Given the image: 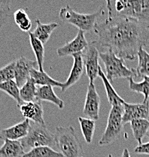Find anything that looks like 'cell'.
Segmentation results:
<instances>
[{
  "label": "cell",
  "mask_w": 149,
  "mask_h": 157,
  "mask_svg": "<svg viewBox=\"0 0 149 157\" xmlns=\"http://www.w3.org/2000/svg\"><path fill=\"white\" fill-rule=\"evenodd\" d=\"M36 98L38 100L47 101L56 105L59 109H63L64 101L55 94L51 86H39L37 87Z\"/></svg>",
  "instance_id": "18"
},
{
  "label": "cell",
  "mask_w": 149,
  "mask_h": 157,
  "mask_svg": "<svg viewBox=\"0 0 149 157\" xmlns=\"http://www.w3.org/2000/svg\"><path fill=\"white\" fill-rule=\"evenodd\" d=\"M99 58L106 67V76L111 83L114 78H130L136 76L135 69L128 68L124 59L117 57L114 52L108 49L99 52Z\"/></svg>",
  "instance_id": "5"
},
{
  "label": "cell",
  "mask_w": 149,
  "mask_h": 157,
  "mask_svg": "<svg viewBox=\"0 0 149 157\" xmlns=\"http://www.w3.org/2000/svg\"><path fill=\"white\" fill-rule=\"evenodd\" d=\"M38 67L36 60H32L21 57L15 60L14 67V80L19 88L22 87L30 78L32 69Z\"/></svg>",
  "instance_id": "10"
},
{
  "label": "cell",
  "mask_w": 149,
  "mask_h": 157,
  "mask_svg": "<svg viewBox=\"0 0 149 157\" xmlns=\"http://www.w3.org/2000/svg\"><path fill=\"white\" fill-rule=\"evenodd\" d=\"M99 52L98 48L92 42L89 43L88 48L83 52L84 65L86 74L90 80V83H93L98 77L99 73Z\"/></svg>",
  "instance_id": "8"
},
{
  "label": "cell",
  "mask_w": 149,
  "mask_h": 157,
  "mask_svg": "<svg viewBox=\"0 0 149 157\" xmlns=\"http://www.w3.org/2000/svg\"><path fill=\"white\" fill-rule=\"evenodd\" d=\"M10 11H11L10 1L0 0V30L9 18Z\"/></svg>",
  "instance_id": "31"
},
{
  "label": "cell",
  "mask_w": 149,
  "mask_h": 157,
  "mask_svg": "<svg viewBox=\"0 0 149 157\" xmlns=\"http://www.w3.org/2000/svg\"><path fill=\"white\" fill-rule=\"evenodd\" d=\"M55 141L63 157H82L83 147L73 126H57Z\"/></svg>",
  "instance_id": "4"
},
{
  "label": "cell",
  "mask_w": 149,
  "mask_h": 157,
  "mask_svg": "<svg viewBox=\"0 0 149 157\" xmlns=\"http://www.w3.org/2000/svg\"><path fill=\"white\" fill-rule=\"evenodd\" d=\"M146 136H147V137H148V138H149V130H148V132H147V134H146Z\"/></svg>",
  "instance_id": "34"
},
{
  "label": "cell",
  "mask_w": 149,
  "mask_h": 157,
  "mask_svg": "<svg viewBox=\"0 0 149 157\" xmlns=\"http://www.w3.org/2000/svg\"><path fill=\"white\" fill-rule=\"evenodd\" d=\"M23 157H63L60 152L50 147H38L29 150Z\"/></svg>",
  "instance_id": "26"
},
{
  "label": "cell",
  "mask_w": 149,
  "mask_h": 157,
  "mask_svg": "<svg viewBox=\"0 0 149 157\" xmlns=\"http://www.w3.org/2000/svg\"><path fill=\"white\" fill-rule=\"evenodd\" d=\"M20 142L24 150L38 147H53L56 145L55 135L47 128L46 125L35 123L30 125L28 134Z\"/></svg>",
  "instance_id": "6"
},
{
  "label": "cell",
  "mask_w": 149,
  "mask_h": 157,
  "mask_svg": "<svg viewBox=\"0 0 149 157\" xmlns=\"http://www.w3.org/2000/svg\"><path fill=\"white\" fill-rule=\"evenodd\" d=\"M130 126L135 140L139 144H142V139L149 130V121L146 119H136L130 122Z\"/></svg>",
  "instance_id": "21"
},
{
  "label": "cell",
  "mask_w": 149,
  "mask_h": 157,
  "mask_svg": "<svg viewBox=\"0 0 149 157\" xmlns=\"http://www.w3.org/2000/svg\"><path fill=\"white\" fill-rule=\"evenodd\" d=\"M82 157H83V156H82Z\"/></svg>",
  "instance_id": "36"
},
{
  "label": "cell",
  "mask_w": 149,
  "mask_h": 157,
  "mask_svg": "<svg viewBox=\"0 0 149 157\" xmlns=\"http://www.w3.org/2000/svg\"><path fill=\"white\" fill-rule=\"evenodd\" d=\"M14 67H15V60H13L11 63H8L7 65L0 69V83L14 80Z\"/></svg>",
  "instance_id": "30"
},
{
  "label": "cell",
  "mask_w": 149,
  "mask_h": 157,
  "mask_svg": "<svg viewBox=\"0 0 149 157\" xmlns=\"http://www.w3.org/2000/svg\"><path fill=\"white\" fill-rule=\"evenodd\" d=\"M14 22L20 30L27 33L30 32L32 24L28 14L25 10L22 9L17 10L14 14Z\"/></svg>",
  "instance_id": "28"
},
{
  "label": "cell",
  "mask_w": 149,
  "mask_h": 157,
  "mask_svg": "<svg viewBox=\"0 0 149 157\" xmlns=\"http://www.w3.org/2000/svg\"><path fill=\"white\" fill-rule=\"evenodd\" d=\"M138 65L136 69V76L137 77H149V53L143 48L139 50Z\"/></svg>",
  "instance_id": "22"
},
{
  "label": "cell",
  "mask_w": 149,
  "mask_h": 157,
  "mask_svg": "<svg viewBox=\"0 0 149 157\" xmlns=\"http://www.w3.org/2000/svg\"><path fill=\"white\" fill-rule=\"evenodd\" d=\"M99 109L100 98L98 94L94 83H89L87 89L83 113L89 119L96 121L99 118Z\"/></svg>",
  "instance_id": "9"
},
{
  "label": "cell",
  "mask_w": 149,
  "mask_h": 157,
  "mask_svg": "<svg viewBox=\"0 0 149 157\" xmlns=\"http://www.w3.org/2000/svg\"><path fill=\"white\" fill-rule=\"evenodd\" d=\"M107 157H113V156H112V154H109V155H108Z\"/></svg>",
  "instance_id": "35"
},
{
  "label": "cell",
  "mask_w": 149,
  "mask_h": 157,
  "mask_svg": "<svg viewBox=\"0 0 149 157\" xmlns=\"http://www.w3.org/2000/svg\"><path fill=\"white\" fill-rule=\"evenodd\" d=\"M25 150L20 140H5L0 147V157H23Z\"/></svg>",
  "instance_id": "16"
},
{
  "label": "cell",
  "mask_w": 149,
  "mask_h": 157,
  "mask_svg": "<svg viewBox=\"0 0 149 157\" xmlns=\"http://www.w3.org/2000/svg\"><path fill=\"white\" fill-rule=\"evenodd\" d=\"M30 125V121L25 119L24 121L13 125V126L2 129L0 132V139L2 140H22L28 134Z\"/></svg>",
  "instance_id": "14"
},
{
  "label": "cell",
  "mask_w": 149,
  "mask_h": 157,
  "mask_svg": "<svg viewBox=\"0 0 149 157\" xmlns=\"http://www.w3.org/2000/svg\"><path fill=\"white\" fill-rule=\"evenodd\" d=\"M30 78L39 86H51V87L62 88L63 83L57 81L50 77L45 71L41 72L35 68L32 69L30 72Z\"/></svg>",
  "instance_id": "20"
},
{
  "label": "cell",
  "mask_w": 149,
  "mask_h": 157,
  "mask_svg": "<svg viewBox=\"0 0 149 157\" xmlns=\"http://www.w3.org/2000/svg\"><path fill=\"white\" fill-rule=\"evenodd\" d=\"M106 8L108 17L132 18L149 27V0H109Z\"/></svg>",
  "instance_id": "2"
},
{
  "label": "cell",
  "mask_w": 149,
  "mask_h": 157,
  "mask_svg": "<svg viewBox=\"0 0 149 157\" xmlns=\"http://www.w3.org/2000/svg\"><path fill=\"white\" fill-rule=\"evenodd\" d=\"M124 105L112 106L109 112L107 120V125L102 134L99 145L105 146L115 141L121 135L124 129L123 123Z\"/></svg>",
  "instance_id": "7"
},
{
  "label": "cell",
  "mask_w": 149,
  "mask_h": 157,
  "mask_svg": "<svg viewBox=\"0 0 149 157\" xmlns=\"http://www.w3.org/2000/svg\"><path fill=\"white\" fill-rule=\"evenodd\" d=\"M29 42H30L31 47H32V51L35 54V58H36V62L38 67H39V70L41 72L44 71L43 68V62L44 57H45V47L44 45L34 36L32 33H29Z\"/></svg>",
  "instance_id": "23"
},
{
  "label": "cell",
  "mask_w": 149,
  "mask_h": 157,
  "mask_svg": "<svg viewBox=\"0 0 149 157\" xmlns=\"http://www.w3.org/2000/svg\"><path fill=\"white\" fill-rule=\"evenodd\" d=\"M121 157H131L130 154V152H129V150H127V148H125L124 150L122 155H121Z\"/></svg>",
  "instance_id": "33"
},
{
  "label": "cell",
  "mask_w": 149,
  "mask_h": 157,
  "mask_svg": "<svg viewBox=\"0 0 149 157\" xmlns=\"http://www.w3.org/2000/svg\"><path fill=\"white\" fill-rule=\"evenodd\" d=\"M37 86L32 78H29L28 81L20 88V96L24 102H31L36 101Z\"/></svg>",
  "instance_id": "25"
},
{
  "label": "cell",
  "mask_w": 149,
  "mask_h": 157,
  "mask_svg": "<svg viewBox=\"0 0 149 157\" xmlns=\"http://www.w3.org/2000/svg\"><path fill=\"white\" fill-rule=\"evenodd\" d=\"M73 65L70 74L69 76L66 81L63 84V86L61 88V91H66L68 88H69L71 86H74L76 84L79 79L81 78V76L84 72V59H83V52L75 54L73 55Z\"/></svg>",
  "instance_id": "15"
},
{
  "label": "cell",
  "mask_w": 149,
  "mask_h": 157,
  "mask_svg": "<svg viewBox=\"0 0 149 157\" xmlns=\"http://www.w3.org/2000/svg\"><path fill=\"white\" fill-rule=\"evenodd\" d=\"M35 23H36V27L31 33L35 38L39 39L43 45H45L49 40L54 30L58 27L59 24L55 22L43 24L39 19L35 21Z\"/></svg>",
  "instance_id": "17"
},
{
  "label": "cell",
  "mask_w": 149,
  "mask_h": 157,
  "mask_svg": "<svg viewBox=\"0 0 149 157\" xmlns=\"http://www.w3.org/2000/svg\"><path fill=\"white\" fill-rule=\"evenodd\" d=\"M143 78V81L141 82H135L133 78H128L129 87L131 91L143 94V102H147L149 98V77H144Z\"/></svg>",
  "instance_id": "29"
},
{
  "label": "cell",
  "mask_w": 149,
  "mask_h": 157,
  "mask_svg": "<svg viewBox=\"0 0 149 157\" xmlns=\"http://www.w3.org/2000/svg\"><path fill=\"white\" fill-rule=\"evenodd\" d=\"M94 32L97 39L92 42L97 48H107L124 60H134L149 40V27L132 18L108 17L96 24Z\"/></svg>",
  "instance_id": "1"
},
{
  "label": "cell",
  "mask_w": 149,
  "mask_h": 157,
  "mask_svg": "<svg viewBox=\"0 0 149 157\" xmlns=\"http://www.w3.org/2000/svg\"><path fill=\"white\" fill-rule=\"evenodd\" d=\"M134 152L137 154L149 155V142L145 144H141L134 149Z\"/></svg>",
  "instance_id": "32"
},
{
  "label": "cell",
  "mask_w": 149,
  "mask_h": 157,
  "mask_svg": "<svg viewBox=\"0 0 149 157\" xmlns=\"http://www.w3.org/2000/svg\"><path fill=\"white\" fill-rule=\"evenodd\" d=\"M98 76L101 78V79L102 80V82L104 84L105 88H106V94H107V98L108 101H109V104L112 106H119V105H124V104L125 103L124 100L122 98L120 97L118 94L117 93V91H115L114 88H113L112 83L109 81L107 77H106V74H105L104 72L102 71V68L99 66V73H98Z\"/></svg>",
  "instance_id": "19"
},
{
  "label": "cell",
  "mask_w": 149,
  "mask_h": 157,
  "mask_svg": "<svg viewBox=\"0 0 149 157\" xmlns=\"http://www.w3.org/2000/svg\"><path fill=\"white\" fill-rule=\"evenodd\" d=\"M0 90L6 94H9L14 101H16L17 104V107L24 104V101L21 100L20 96V88L14 80H10V81L0 83Z\"/></svg>",
  "instance_id": "27"
},
{
  "label": "cell",
  "mask_w": 149,
  "mask_h": 157,
  "mask_svg": "<svg viewBox=\"0 0 149 157\" xmlns=\"http://www.w3.org/2000/svg\"><path fill=\"white\" fill-rule=\"evenodd\" d=\"M104 13V6H102L99 10L91 14H81L73 10L70 6L66 5L65 7L62 8L59 12V17L65 23L75 26L78 30L83 32H91L94 31L97 20Z\"/></svg>",
  "instance_id": "3"
},
{
  "label": "cell",
  "mask_w": 149,
  "mask_h": 157,
  "mask_svg": "<svg viewBox=\"0 0 149 157\" xmlns=\"http://www.w3.org/2000/svg\"><path fill=\"white\" fill-rule=\"evenodd\" d=\"M149 117V101L142 104L124 103L123 112V123L126 124L136 119H146Z\"/></svg>",
  "instance_id": "11"
},
{
  "label": "cell",
  "mask_w": 149,
  "mask_h": 157,
  "mask_svg": "<svg viewBox=\"0 0 149 157\" xmlns=\"http://www.w3.org/2000/svg\"><path fill=\"white\" fill-rule=\"evenodd\" d=\"M78 122L85 141L88 144H91L93 140L95 129H96V121L89 118L79 117Z\"/></svg>",
  "instance_id": "24"
},
{
  "label": "cell",
  "mask_w": 149,
  "mask_h": 157,
  "mask_svg": "<svg viewBox=\"0 0 149 157\" xmlns=\"http://www.w3.org/2000/svg\"><path fill=\"white\" fill-rule=\"evenodd\" d=\"M89 43L85 38L84 32L78 30L75 39L70 42H66L64 45L57 48V53L59 57L73 56V55L83 52L88 48Z\"/></svg>",
  "instance_id": "13"
},
{
  "label": "cell",
  "mask_w": 149,
  "mask_h": 157,
  "mask_svg": "<svg viewBox=\"0 0 149 157\" xmlns=\"http://www.w3.org/2000/svg\"><path fill=\"white\" fill-rule=\"evenodd\" d=\"M18 108L25 119L32 121L33 123L45 125L44 119V109L40 100L31 102H24L19 106Z\"/></svg>",
  "instance_id": "12"
}]
</instances>
